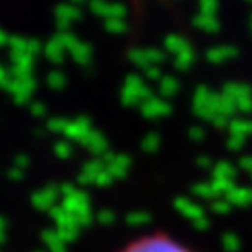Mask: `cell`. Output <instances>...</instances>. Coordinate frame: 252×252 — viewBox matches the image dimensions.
Segmentation results:
<instances>
[{"label":"cell","mask_w":252,"mask_h":252,"mask_svg":"<svg viewBox=\"0 0 252 252\" xmlns=\"http://www.w3.org/2000/svg\"><path fill=\"white\" fill-rule=\"evenodd\" d=\"M115 252H199V250L167 230H151L123 242Z\"/></svg>","instance_id":"6da1fadb"}]
</instances>
